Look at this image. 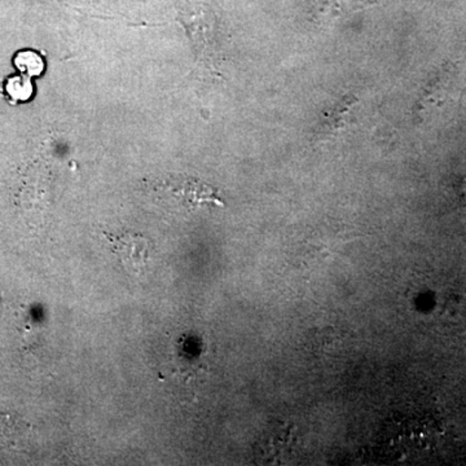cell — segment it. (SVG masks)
Returning a JSON list of instances; mask_svg holds the SVG:
<instances>
[{"label": "cell", "mask_w": 466, "mask_h": 466, "mask_svg": "<svg viewBox=\"0 0 466 466\" xmlns=\"http://www.w3.org/2000/svg\"><path fill=\"white\" fill-rule=\"evenodd\" d=\"M116 259L128 274L142 276L148 268L152 244L140 233L124 232L121 235L106 233Z\"/></svg>", "instance_id": "1"}, {"label": "cell", "mask_w": 466, "mask_h": 466, "mask_svg": "<svg viewBox=\"0 0 466 466\" xmlns=\"http://www.w3.org/2000/svg\"><path fill=\"white\" fill-rule=\"evenodd\" d=\"M161 184V191L167 192L187 210H198L204 207H223L216 188L193 177H170Z\"/></svg>", "instance_id": "2"}, {"label": "cell", "mask_w": 466, "mask_h": 466, "mask_svg": "<svg viewBox=\"0 0 466 466\" xmlns=\"http://www.w3.org/2000/svg\"><path fill=\"white\" fill-rule=\"evenodd\" d=\"M16 66L24 75L27 76H35L41 75L43 72V60L41 56L35 54V52H21L17 55Z\"/></svg>", "instance_id": "3"}, {"label": "cell", "mask_w": 466, "mask_h": 466, "mask_svg": "<svg viewBox=\"0 0 466 466\" xmlns=\"http://www.w3.org/2000/svg\"><path fill=\"white\" fill-rule=\"evenodd\" d=\"M7 91L15 100H27L32 95L33 87L29 79L12 78L8 81Z\"/></svg>", "instance_id": "4"}, {"label": "cell", "mask_w": 466, "mask_h": 466, "mask_svg": "<svg viewBox=\"0 0 466 466\" xmlns=\"http://www.w3.org/2000/svg\"><path fill=\"white\" fill-rule=\"evenodd\" d=\"M458 193L461 201L466 204V177L460 180L458 184Z\"/></svg>", "instance_id": "5"}]
</instances>
